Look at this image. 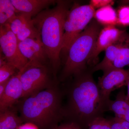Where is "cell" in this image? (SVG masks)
Masks as SVG:
<instances>
[{
	"mask_svg": "<svg viewBox=\"0 0 129 129\" xmlns=\"http://www.w3.org/2000/svg\"><path fill=\"white\" fill-rule=\"evenodd\" d=\"M91 69L74 76L68 91L67 105L63 108V115L68 122L76 124L81 129H87L92 120L108 111L109 100L102 96Z\"/></svg>",
	"mask_w": 129,
	"mask_h": 129,
	"instance_id": "6da1fadb",
	"label": "cell"
},
{
	"mask_svg": "<svg viewBox=\"0 0 129 129\" xmlns=\"http://www.w3.org/2000/svg\"><path fill=\"white\" fill-rule=\"evenodd\" d=\"M70 3L68 1H57L55 7L45 9L32 19L55 76L61 64L60 55L62 50L64 24L69 10Z\"/></svg>",
	"mask_w": 129,
	"mask_h": 129,
	"instance_id": "7a4b0ae2",
	"label": "cell"
},
{
	"mask_svg": "<svg viewBox=\"0 0 129 129\" xmlns=\"http://www.w3.org/2000/svg\"><path fill=\"white\" fill-rule=\"evenodd\" d=\"M61 98L57 90L51 87L24 98L19 107L21 118L40 129L47 128L63 117Z\"/></svg>",
	"mask_w": 129,
	"mask_h": 129,
	"instance_id": "3957f363",
	"label": "cell"
},
{
	"mask_svg": "<svg viewBox=\"0 0 129 129\" xmlns=\"http://www.w3.org/2000/svg\"><path fill=\"white\" fill-rule=\"evenodd\" d=\"M102 26L95 19H92L84 30L72 42L61 74V80L91 69L88 66V62L102 29Z\"/></svg>",
	"mask_w": 129,
	"mask_h": 129,
	"instance_id": "277c9868",
	"label": "cell"
},
{
	"mask_svg": "<svg viewBox=\"0 0 129 129\" xmlns=\"http://www.w3.org/2000/svg\"><path fill=\"white\" fill-rule=\"evenodd\" d=\"M95 8L91 5H75L67 13L64 24V35L61 52L67 55L75 39L92 19Z\"/></svg>",
	"mask_w": 129,
	"mask_h": 129,
	"instance_id": "5b68a950",
	"label": "cell"
},
{
	"mask_svg": "<svg viewBox=\"0 0 129 129\" xmlns=\"http://www.w3.org/2000/svg\"><path fill=\"white\" fill-rule=\"evenodd\" d=\"M19 73L23 90L22 98L50 87L48 70L45 64L28 61Z\"/></svg>",
	"mask_w": 129,
	"mask_h": 129,
	"instance_id": "8992f818",
	"label": "cell"
},
{
	"mask_svg": "<svg viewBox=\"0 0 129 129\" xmlns=\"http://www.w3.org/2000/svg\"><path fill=\"white\" fill-rule=\"evenodd\" d=\"M125 66L129 67V34L125 30L118 40L106 49L103 60L91 70L93 73L99 70L104 72Z\"/></svg>",
	"mask_w": 129,
	"mask_h": 129,
	"instance_id": "52a82bcc",
	"label": "cell"
},
{
	"mask_svg": "<svg viewBox=\"0 0 129 129\" xmlns=\"http://www.w3.org/2000/svg\"><path fill=\"white\" fill-rule=\"evenodd\" d=\"M0 46L1 52L7 62L16 67L19 71L28 62L21 53L17 39L10 29L9 24L0 26Z\"/></svg>",
	"mask_w": 129,
	"mask_h": 129,
	"instance_id": "ba28073f",
	"label": "cell"
},
{
	"mask_svg": "<svg viewBox=\"0 0 129 129\" xmlns=\"http://www.w3.org/2000/svg\"><path fill=\"white\" fill-rule=\"evenodd\" d=\"M103 73V75L98 78L97 84L103 98L108 101L113 91L127 86L129 79V69H113Z\"/></svg>",
	"mask_w": 129,
	"mask_h": 129,
	"instance_id": "9c48e42d",
	"label": "cell"
},
{
	"mask_svg": "<svg viewBox=\"0 0 129 129\" xmlns=\"http://www.w3.org/2000/svg\"><path fill=\"white\" fill-rule=\"evenodd\" d=\"M125 30H120L112 25L105 26L102 28L88 62L90 69H92L98 64L99 54L118 40Z\"/></svg>",
	"mask_w": 129,
	"mask_h": 129,
	"instance_id": "30bf717a",
	"label": "cell"
},
{
	"mask_svg": "<svg viewBox=\"0 0 129 129\" xmlns=\"http://www.w3.org/2000/svg\"><path fill=\"white\" fill-rule=\"evenodd\" d=\"M19 50L28 61L45 64L48 60L41 40L28 38L18 42Z\"/></svg>",
	"mask_w": 129,
	"mask_h": 129,
	"instance_id": "8fae6325",
	"label": "cell"
},
{
	"mask_svg": "<svg viewBox=\"0 0 129 129\" xmlns=\"http://www.w3.org/2000/svg\"><path fill=\"white\" fill-rule=\"evenodd\" d=\"M23 90L19 72L8 81L4 94L0 98V112L11 107L19 98H22Z\"/></svg>",
	"mask_w": 129,
	"mask_h": 129,
	"instance_id": "7c38bea8",
	"label": "cell"
},
{
	"mask_svg": "<svg viewBox=\"0 0 129 129\" xmlns=\"http://www.w3.org/2000/svg\"><path fill=\"white\" fill-rule=\"evenodd\" d=\"M17 14H27L33 18L51 5L56 3L54 0H11Z\"/></svg>",
	"mask_w": 129,
	"mask_h": 129,
	"instance_id": "4fadbf2b",
	"label": "cell"
},
{
	"mask_svg": "<svg viewBox=\"0 0 129 129\" xmlns=\"http://www.w3.org/2000/svg\"><path fill=\"white\" fill-rule=\"evenodd\" d=\"M108 111H112L115 116L129 123V100L122 88L114 101L109 100L107 106Z\"/></svg>",
	"mask_w": 129,
	"mask_h": 129,
	"instance_id": "5bb4252c",
	"label": "cell"
},
{
	"mask_svg": "<svg viewBox=\"0 0 129 129\" xmlns=\"http://www.w3.org/2000/svg\"><path fill=\"white\" fill-rule=\"evenodd\" d=\"M95 19L101 25L115 26L117 24V14L111 5L99 8L95 12Z\"/></svg>",
	"mask_w": 129,
	"mask_h": 129,
	"instance_id": "9a60e30c",
	"label": "cell"
},
{
	"mask_svg": "<svg viewBox=\"0 0 129 129\" xmlns=\"http://www.w3.org/2000/svg\"><path fill=\"white\" fill-rule=\"evenodd\" d=\"M25 14V19L16 35L18 42L28 38L41 39L38 30L33 23L32 18L29 15Z\"/></svg>",
	"mask_w": 129,
	"mask_h": 129,
	"instance_id": "2e32d148",
	"label": "cell"
},
{
	"mask_svg": "<svg viewBox=\"0 0 129 129\" xmlns=\"http://www.w3.org/2000/svg\"><path fill=\"white\" fill-rule=\"evenodd\" d=\"M23 122L21 118L10 108L0 113V129H17Z\"/></svg>",
	"mask_w": 129,
	"mask_h": 129,
	"instance_id": "e0dca14e",
	"label": "cell"
},
{
	"mask_svg": "<svg viewBox=\"0 0 129 129\" xmlns=\"http://www.w3.org/2000/svg\"><path fill=\"white\" fill-rule=\"evenodd\" d=\"M16 14L11 0H0V26L9 23Z\"/></svg>",
	"mask_w": 129,
	"mask_h": 129,
	"instance_id": "ac0fdd59",
	"label": "cell"
},
{
	"mask_svg": "<svg viewBox=\"0 0 129 129\" xmlns=\"http://www.w3.org/2000/svg\"><path fill=\"white\" fill-rule=\"evenodd\" d=\"M117 11V25L122 27L129 26V1H123Z\"/></svg>",
	"mask_w": 129,
	"mask_h": 129,
	"instance_id": "d6986e66",
	"label": "cell"
},
{
	"mask_svg": "<svg viewBox=\"0 0 129 129\" xmlns=\"http://www.w3.org/2000/svg\"><path fill=\"white\" fill-rule=\"evenodd\" d=\"M16 67L8 62L0 67V84L9 80L16 74Z\"/></svg>",
	"mask_w": 129,
	"mask_h": 129,
	"instance_id": "ffe728a7",
	"label": "cell"
},
{
	"mask_svg": "<svg viewBox=\"0 0 129 129\" xmlns=\"http://www.w3.org/2000/svg\"><path fill=\"white\" fill-rule=\"evenodd\" d=\"M87 129H111L110 120L103 117L97 118L90 123Z\"/></svg>",
	"mask_w": 129,
	"mask_h": 129,
	"instance_id": "44dd1931",
	"label": "cell"
},
{
	"mask_svg": "<svg viewBox=\"0 0 129 129\" xmlns=\"http://www.w3.org/2000/svg\"><path fill=\"white\" fill-rule=\"evenodd\" d=\"M111 129H129V123L123 119L115 117L109 119Z\"/></svg>",
	"mask_w": 129,
	"mask_h": 129,
	"instance_id": "7402d4cb",
	"label": "cell"
},
{
	"mask_svg": "<svg viewBox=\"0 0 129 129\" xmlns=\"http://www.w3.org/2000/svg\"><path fill=\"white\" fill-rule=\"evenodd\" d=\"M113 3V1L110 0H104V1H96L92 0L90 1V5L95 8H101L104 7L108 5H111Z\"/></svg>",
	"mask_w": 129,
	"mask_h": 129,
	"instance_id": "603a6c76",
	"label": "cell"
},
{
	"mask_svg": "<svg viewBox=\"0 0 129 129\" xmlns=\"http://www.w3.org/2000/svg\"><path fill=\"white\" fill-rule=\"evenodd\" d=\"M52 129H81L80 127L75 123L68 122L59 125H56Z\"/></svg>",
	"mask_w": 129,
	"mask_h": 129,
	"instance_id": "cb8c5ba5",
	"label": "cell"
},
{
	"mask_svg": "<svg viewBox=\"0 0 129 129\" xmlns=\"http://www.w3.org/2000/svg\"><path fill=\"white\" fill-rule=\"evenodd\" d=\"M17 129H40L39 128L32 123H25L24 124H22Z\"/></svg>",
	"mask_w": 129,
	"mask_h": 129,
	"instance_id": "d4e9b609",
	"label": "cell"
},
{
	"mask_svg": "<svg viewBox=\"0 0 129 129\" xmlns=\"http://www.w3.org/2000/svg\"><path fill=\"white\" fill-rule=\"evenodd\" d=\"M9 80L2 83V84H0V98L3 95V94H4L5 90L6 89V87L7 83H8Z\"/></svg>",
	"mask_w": 129,
	"mask_h": 129,
	"instance_id": "484cf974",
	"label": "cell"
},
{
	"mask_svg": "<svg viewBox=\"0 0 129 129\" xmlns=\"http://www.w3.org/2000/svg\"><path fill=\"white\" fill-rule=\"evenodd\" d=\"M127 86L128 89H127V94L126 95H127V98L129 100V79L128 81V83H127Z\"/></svg>",
	"mask_w": 129,
	"mask_h": 129,
	"instance_id": "4316f807",
	"label": "cell"
}]
</instances>
